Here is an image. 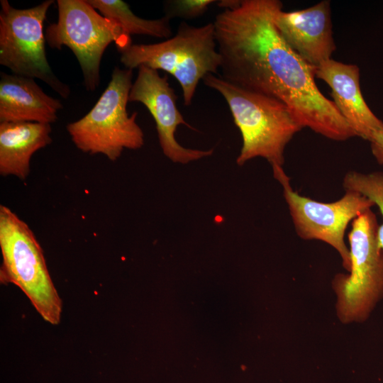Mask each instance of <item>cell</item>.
<instances>
[{"label":"cell","instance_id":"9c48e42d","mask_svg":"<svg viewBox=\"0 0 383 383\" xmlns=\"http://www.w3.org/2000/svg\"><path fill=\"white\" fill-rule=\"evenodd\" d=\"M272 168L274 177L282 187L284 198L299 237L330 245L338 252L343 267L349 272L351 262L349 248L345 242L346 229L356 217L375 206L373 201L353 190H345L343 197L335 201H316L294 191L282 167L272 165Z\"/></svg>","mask_w":383,"mask_h":383},{"label":"cell","instance_id":"3957f363","mask_svg":"<svg viewBox=\"0 0 383 383\" xmlns=\"http://www.w3.org/2000/svg\"><path fill=\"white\" fill-rule=\"evenodd\" d=\"M127 69L145 66L165 71L181 86L184 106H190L197 86L207 74L221 69L213 23L194 26L182 21L176 34L160 43H132L118 50Z\"/></svg>","mask_w":383,"mask_h":383},{"label":"cell","instance_id":"7a4b0ae2","mask_svg":"<svg viewBox=\"0 0 383 383\" xmlns=\"http://www.w3.org/2000/svg\"><path fill=\"white\" fill-rule=\"evenodd\" d=\"M202 80L223 96L240 132L237 165L260 157L271 166L282 167L286 146L303 128L290 109L278 99L243 89L220 75L209 74Z\"/></svg>","mask_w":383,"mask_h":383},{"label":"cell","instance_id":"9a60e30c","mask_svg":"<svg viewBox=\"0 0 383 383\" xmlns=\"http://www.w3.org/2000/svg\"><path fill=\"white\" fill-rule=\"evenodd\" d=\"M104 17L116 21L128 36L148 35L165 38L172 36L170 18L164 16L157 19H145L133 13L129 6L120 0H87Z\"/></svg>","mask_w":383,"mask_h":383},{"label":"cell","instance_id":"6da1fadb","mask_svg":"<svg viewBox=\"0 0 383 383\" xmlns=\"http://www.w3.org/2000/svg\"><path fill=\"white\" fill-rule=\"evenodd\" d=\"M279 0H240L213 23L221 56L220 76L243 89L284 103L302 126L328 139L356 136L333 101L319 90L316 67L283 40L274 22Z\"/></svg>","mask_w":383,"mask_h":383},{"label":"cell","instance_id":"5bb4252c","mask_svg":"<svg viewBox=\"0 0 383 383\" xmlns=\"http://www.w3.org/2000/svg\"><path fill=\"white\" fill-rule=\"evenodd\" d=\"M50 124L0 123V174L25 180L32 156L52 143Z\"/></svg>","mask_w":383,"mask_h":383},{"label":"cell","instance_id":"30bf717a","mask_svg":"<svg viewBox=\"0 0 383 383\" xmlns=\"http://www.w3.org/2000/svg\"><path fill=\"white\" fill-rule=\"evenodd\" d=\"M138 69L137 77L131 88L129 101L143 104L152 115L163 154L172 162L180 164L211 156L213 149H190L177 141L175 133L178 126L185 125L193 128L177 109V96L167 76L162 77L157 70L145 66Z\"/></svg>","mask_w":383,"mask_h":383},{"label":"cell","instance_id":"ba28073f","mask_svg":"<svg viewBox=\"0 0 383 383\" xmlns=\"http://www.w3.org/2000/svg\"><path fill=\"white\" fill-rule=\"evenodd\" d=\"M53 3L47 0L34 7L16 9L7 0L0 1V64L13 74L43 81L67 99L70 88L54 74L45 52L43 26Z\"/></svg>","mask_w":383,"mask_h":383},{"label":"cell","instance_id":"7c38bea8","mask_svg":"<svg viewBox=\"0 0 383 383\" xmlns=\"http://www.w3.org/2000/svg\"><path fill=\"white\" fill-rule=\"evenodd\" d=\"M315 77L331 87L333 103L356 136L369 141L374 132L383 129V122L362 96L357 65L330 59L316 67Z\"/></svg>","mask_w":383,"mask_h":383},{"label":"cell","instance_id":"5b68a950","mask_svg":"<svg viewBox=\"0 0 383 383\" xmlns=\"http://www.w3.org/2000/svg\"><path fill=\"white\" fill-rule=\"evenodd\" d=\"M132 79V70L116 67L92 109L67 125L72 141L82 152L102 154L115 161L125 149L143 147L144 133L136 122L137 112L130 116L127 111Z\"/></svg>","mask_w":383,"mask_h":383},{"label":"cell","instance_id":"ac0fdd59","mask_svg":"<svg viewBox=\"0 0 383 383\" xmlns=\"http://www.w3.org/2000/svg\"><path fill=\"white\" fill-rule=\"evenodd\" d=\"M369 142L373 156L379 165H383V129L374 132Z\"/></svg>","mask_w":383,"mask_h":383},{"label":"cell","instance_id":"277c9868","mask_svg":"<svg viewBox=\"0 0 383 383\" xmlns=\"http://www.w3.org/2000/svg\"><path fill=\"white\" fill-rule=\"evenodd\" d=\"M0 280L18 287L48 323L60 322L62 303L33 231L10 208L0 206Z\"/></svg>","mask_w":383,"mask_h":383},{"label":"cell","instance_id":"8fae6325","mask_svg":"<svg viewBox=\"0 0 383 383\" xmlns=\"http://www.w3.org/2000/svg\"><path fill=\"white\" fill-rule=\"evenodd\" d=\"M274 25L286 43L305 62L317 67L335 50L330 1L307 9L286 12L280 9Z\"/></svg>","mask_w":383,"mask_h":383},{"label":"cell","instance_id":"e0dca14e","mask_svg":"<svg viewBox=\"0 0 383 383\" xmlns=\"http://www.w3.org/2000/svg\"><path fill=\"white\" fill-rule=\"evenodd\" d=\"M216 2L213 0H174L165 4V16L170 19L180 17L193 19L202 16L210 5Z\"/></svg>","mask_w":383,"mask_h":383},{"label":"cell","instance_id":"2e32d148","mask_svg":"<svg viewBox=\"0 0 383 383\" xmlns=\"http://www.w3.org/2000/svg\"><path fill=\"white\" fill-rule=\"evenodd\" d=\"M345 190H353L369 198L377 206L383 218V172L362 173L356 171L347 172L343 178ZM377 239L383 250V222L379 225Z\"/></svg>","mask_w":383,"mask_h":383},{"label":"cell","instance_id":"52a82bcc","mask_svg":"<svg viewBox=\"0 0 383 383\" xmlns=\"http://www.w3.org/2000/svg\"><path fill=\"white\" fill-rule=\"evenodd\" d=\"M58 17L45 30V40L52 49L67 47L75 55L88 91L100 84V65L109 44L117 50L131 45L120 26L99 13L87 0H57Z\"/></svg>","mask_w":383,"mask_h":383},{"label":"cell","instance_id":"8992f818","mask_svg":"<svg viewBox=\"0 0 383 383\" xmlns=\"http://www.w3.org/2000/svg\"><path fill=\"white\" fill-rule=\"evenodd\" d=\"M379 223L368 209L356 217L348 233L351 267L332 280L336 313L342 323H363L383 298V250L377 239Z\"/></svg>","mask_w":383,"mask_h":383},{"label":"cell","instance_id":"4fadbf2b","mask_svg":"<svg viewBox=\"0 0 383 383\" xmlns=\"http://www.w3.org/2000/svg\"><path fill=\"white\" fill-rule=\"evenodd\" d=\"M0 123L33 122L51 124L63 107L48 95L34 79L0 74Z\"/></svg>","mask_w":383,"mask_h":383}]
</instances>
